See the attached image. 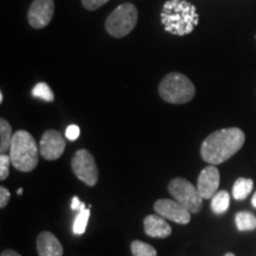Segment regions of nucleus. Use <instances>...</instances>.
<instances>
[{
    "label": "nucleus",
    "mask_w": 256,
    "mask_h": 256,
    "mask_svg": "<svg viewBox=\"0 0 256 256\" xmlns=\"http://www.w3.org/2000/svg\"><path fill=\"white\" fill-rule=\"evenodd\" d=\"M246 136L240 128H224L211 133L200 147V156L210 165L226 162L242 148Z\"/></svg>",
    "instance_id": "f257e3e1"
},
{
    "label": "nucleus",
    "mask_w": 256,
    "mask_h": 256,
    "mask_svg": "<svg viewBox=\"0 0 256 256\" xmlns=\"http://www.w3.org/2000/svg\"><path fill=\"white\" fill-rule=\"evenodd\" d=\"M160 18L165 30L174 36H185L191 34L200 20L196 6L186 0L166 2Z\"/></svg>",
    "instance_id": "f03ea898"
},
{
    "label": "nucleus",
    "mask_w": 256,
    "mask_h": 256,
    "mask_svg": "<svg viewBox=\"0 0 256 256\" xmlns=\"http://www.w3.org/2000/svg\"><path fill=\"white\" fill-rule=\"evenodd\" d=\"M40 147L36 140L26 130H17L12 138L10 158L11 164L22 172H30L38 164Z\"/></svg>",
    "instance_id": "7ed1b4c3"
},
{
    "label": "nucleus",
    "mask_w": 256,
    "mask_h": 256,
    "mask_svg": "<svg viewBox=\"0 0 256 256\" xmlns=\"http://www.w3.org/2000/svg\"><path fill=\"white\" fill-rule=\"evenodd\" d=\"M196 88L191 80L180 72H170L159 84V95L172 104H183L194 98Z\"/></svg>",
    "instance_id": "20e7f679"
},
{
    "label": "nucleus",
    "mask_w": 256,
    "mask_h": 256,
    "mask_svg": "<svg viewBox=\"0 0 256 256\" xmlns=\"http://www.w3.org/2000/svg\"><path fill=\"white\" fill-rule=\"evenodd\" d=\"M138 23V10L133 4L120 5L106 20V30L112 37L122 38L133 31Z\"/></svg>",
    "instance_id": "39448f33"
},
{
    "label": "nucleus",
    "mask_w": 256,
    "mask_h": 256,
    "mask_svg": "<svg viewBox=\"0 0 256 256\" xmlns=\"http://www.w3.org/2000/svg\"><path fill=\"white\" fill-rule=\"evenodd\" d=\"M168 192L171 196L182 204L184 208L190 211L191 214H198L203 206V198L198 192L197 188H194L188 179L174 178L168 185Z\"/></svg>",
    "instance_id": "423d86ee"
},
{
    "label": "nucleus",
    "mask_w": 256,
    "mask_h": 256,
    "mask_svg": "<svg viewBox=\"0 0 256 256\" xmlns=\"http://www.w3.org/2000/svg\"><path fill=\"white\" fill-rule=\"evenodd\" d=\"M72 168L80 180L88 186H94L98 180V168L94 156L87 150H80L72 159Z\"/></svg>",
    "instance_id": "0eeeda50"
},
{
    "label": "nucleus",
    "mask_w": 256,
    "mask_h": 256,
    "mask_svg": "<svg viewBox=\"0 0 256 256\" xmlns=\"http://www.w3.org/2000/svg\"><path fill=\"white\" fill-rule=\"evenodd\" d=\"M55 11L54 0H34L28 11V24L34 28H43L52 19Z\"/></svg>",
    "instance_id": "6e6552de"
},
{
    "label": "nucleus",
    "mask_w": 256,
    "mask_h": 256,
    "mask_svg": "<svg viewBox=\"0 0 256 256\" xmlns=\"http://www.w3.org/2000/svg\"><path fill=\"white\" fill-rule=\"evenodd\" d=\"M154 210L159 216L178 224H188L191 220V212L177 200H158L154 203Z\"/></svg>",
    "instance_id": "1a4fd4ad"
},
{
    "label": "nucleus",
    "mask_w": 256,
    "mask_h": 256,
    "mask_svg": "<svg viewBox=\"0 0 256 256\" xmlns=\"http://www.w3.org/2000/svg\"><path fill=\"white\" fill-rule=\"evenodd\" d=\"M66 150V140L62 134L55 130H49L42 136L40 153L46 160H56L62 156Z\"/></svg>",
    "instance_id": "9d476101"
},
{
    "label": "nucleus",
    "mask_w": 256,
    "mask_h": 256,
    "mask_svg": "<svg viewBox=\"0 0 256 256\" xmlns=\"http://www.w3.org/2000/svg\"><path fill=\"white\" fill-rule=\"evenodd\" d=\"M220 179V171L215 165L202 170L197 180V190L203 200H211L218 192Z\"/></svg>",
    "instance_id": "9b49d317"
},
{
    "label": "nucleus",
    "mask_w": 256,
    "mask_h": 256,
    "mask_svg": "<svg viewBox=\"0 0 256 256\" xmlns=\"http://www.w3.org/2000/svg\"><path fill=\"white\" fill-rule=\"evenodd\" d=\"M144 226H145V232L150 238H166L172 232L171 226L166 222L164 217L159 216L158 214L146 216L144 220Z\"/></svg>",
    "instance_id": "f8f14e48"
},
{
    "label": "nucleus",
    "mask_w": 256,
    "mask_h": 256,
    "mask_svg": "<svg viewBox=\"0 0 256 256\" xmlns=\"http://www.w3.org/2000/svg\"><path fill=\"white\" fill-rule=\"evenodd\" d=\"M37 250L40 256H63L62 244L50 232H42L38 235Z\"/></svg>",
    "instance_id": "ddd939ff"
},
{
    "label": "nucleus",
    "mask_w": 256,
    "mask_h": 256,
    "mask_svg": "<svg viewBox=\"0 0 256 256\" xmlns=\"http://www.w3.org/2000/svg\"><path fill=\"white\" fill-rule=\"evenodd\" d=\"M12 138H14V134H12L11 124L4 118H2L0 119V152H2V154L10 152Z\"/></svg>",
    "instance_id": "4468645a"
},
{
    "label": "nucleus",
    "mask_w": 256,
    "mask_h": 256,
    "mask_svg": "<svg viewBox=\"0 0 256 256\" xmlns=\"http://www.w3.org/2000/svg\"><path fill=\"white\" fill-rule=\"evenodd\" d=\"M230 206V194L226 190H220L211 198V209L216 215L226 212Z\"/></svg>",
    "instance_id": "2eb2a0df"
},
{
    "label": "nucleus",
    "mask_w": 256,
    "mask_h": 256,
    "mask_svg": "<svg viewBox=\"0 0 256 256\" xmlns=\"http://www.w3.org/2000/svg\"><path fill=\"white\" fill-rule=\"evenodd\" d=\"M252 186H254V183L252 179L238 178L232 186V197L236 200H246L250 194Z\"/></svg>",
    "instance_id": "dca6fc26"
},
{
    "label": "nucleus",
    "mask_w": 256,
    "mask_h": 256,
    "mask_svg": "<svg viewBox=\"0 0 256 256\" xmlns=\"http://www.w3.org/2000/svg\"><path fill=\"white\" fill-rule=\"evenodd\" d=\"M236 226L240 232L256 229V216L248 211H240L235 216Z\"/></svg>",
    "instance_id": "f3484780"
},
{
    "label": "nucleus",
    "mask_w": 256,
    "mask_h": 256,
    "mask_svg": "<svg viewBox=\"0 0 256 256\" xmlns=\"http://www.w3.org/2000/svg\"><path fill=\"white\" fill-rule=\"evenodd\" d=\"M130 250L133 256H156V250L148 243L136 240L130 243Z\"/></svg>",
    "instance_id": "a211bd4d"
},
{
    "label": "nucleus",
    "mask_w": 256,
    "mask_h": 256,
    "mask_svg": "<svg viewBox=\"0 0 256 256\" xmlns=\"http://www.w3.org/2000/svg\"><path fill=\"white\" fill-rule=\"evenodd\" d=\"M32 96L46 102H52L55 100V96H54L52 90H51V88L46 82L37 83V84L34 86V88L32 89Z\"/></svg>",
    "instance_id": "6ab92c4d"
},
{
    "label": "nucleus",
    "mask_w": 256,
    "mask_h": 256,
    "mask_svg": "<svg viewBox=\"0 0 256 256\" xmlns=\"http://www.w3.org/2000/svg\"><path fill=\"white\" fill-rule=\"evenodd\" d=\"M89 217H90V210L89 209L80 211L78 215L76 216L75 222H74V226H72V232L75 235H82V234L86 232Z\"/></svg>",
    "instance_id": "aec40b11"
},
{
    "label": "nucleus",
    "mask_w": 256,
    "mask_h": 256,
    "mask_svg": "<svg viewBox=\"0 0 256 256\" xmlns=\"http://www.w3.org/2000/svg\"><path fill=\"white\" fill-rule=\"evenodd\" d=\"M10 164H11V158L10 154H0V180H5L8 177Z\"/></svg>",
    "instance_id": "412c9836"
},
{
    "label": "nucleus",
    "mask_w": 256,
    "mask_h": 256,
    "mask_svg": "<svg viewBox=\"0 0 256 256\" xmlns=\"http://www.w3.org/2000/svg\"><path fill=\"white\" fill-rule=\"evenodd\" d=\"M110 0H82V4L84 6V8L89 10V11H95V10L100 8L101 6H104V4Z\"/></svg>",
    "instance_id": "4be33fe9"
},
{
    "label": "nucleus",
    "mask_w": 256,
    "mask_h": 256,
    "mask_svg": "<svg viewBox=\"0 0 256 256\" xmlns=\"http://www.w3.org/2000/svg\"><path fill=\"white\" fill-rule=\"evenodd\" d=\"M80 133H81V130H80L78 126H76V124H70V126L66 127V138L74 142V140H76L80 136Z\"/></svg>",
    "instance_id": "5701e85b"
},
{
    "label": "nucleus",
    "mask_w": 256,
    "mask_h": 256,
    "mask_svg": "<svg viewBox=\"0 0 256 256\" xmlns=\"http://www.w3.org/2000/svg\"><path fill=\"white\" fill-rule=\"evenodd\" d=\"M10 198H11V194H10L8 188L4 186L0 188V208H2V209H4V208L8 206Z\"/></svg>",
    "instance_id": "b1692460"
},
{
    "label": "nucleus",
    "mask_w": 256,
    "mask_h": 256,
    "mask_svg": "<svg viewBox=\"0 0 256 256\" xmlns=\"http://www.w3.org/2000/svg\"><path fill=\"white\" fill-rule=\"evenodd\" d=\"M72 210H78V211L86 210V204L83 203V202H80L78 198L75 196L72 198Z\"/></svg>",
    "instance_id": "393cba45"
},
{
    "label": "nucleus",
    "mask_w": 256,
    "mask_h": 256,
    "mask_svg": "<svg viewBox=\"0 0 256 256\" xmlns=\"http://www.w3.org/2000/svg\"><path fill=\"white\" fill-rule=\"evenodd\" d=\"M0 256H20V254H18L17 252L12 250V249H5V250H2V255Z\"/></svg>",
    "instance_id": "a878e982"
},
{
    "label": "nucleus",
    "mask_w": 256,
    "mask_h": 256,
    "mask_svg": "<svg viewBox=\"0 0 256 256\" xmlns=\"http://www.w3.org/2000/svg\"><path fill=\"white\" fill-rule=\"evenodd\" d=\"M252 206L256 209V192H255L254 196H252Z\"/></svg>",
    "instance_id": "bb28decb"
},
{
    "label": "nucleus",
    "mask_w": 256,
    "mask_h": 256,
    "mask_svg": "<svg viewBox=\"0 0 256 256\" xmlns=\"http://www.w3.org/2000/svg\"><path fill=\"white\" fill-rule=\"evenodd\" d=\"M2 101H4V95H2V92H0V102L2 104Z\"/></svg>",
    "instance_id": "cd10ccee"
},
{
    "label": "nucleus",
    "mask_w": 256,
    "mask_h": 256,
    "mask_svg": "<svg viewBox=\"0 0 256 256\" xmlns=\"http://www.w3.org/2000/svg\"><path fill=\"white\" fill-rule=\"evenodd\" d=\"M17 194H23V188H18Z\"/></svg>",
    "instance_id": "c85d7f7f"
},
{
    "label": "nucleus",
    "mask_w": 256,
    "mask_h": 256,
    "mask_svg": "<svg viewBox=\"0 0 256 256\" xmlns=\"http://www.w3.org/2000/svg\"><path fill=\"white\" fill-rule=\"evenodd\" d=\"M224 256H235V255H234V254H232V252H226V255H224Z\"/></svg>",
    "instance_id": "c756f323"
}]
</instances>
